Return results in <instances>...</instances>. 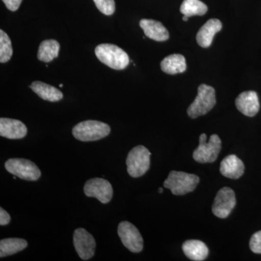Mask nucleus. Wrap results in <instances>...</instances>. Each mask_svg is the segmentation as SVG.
<instances>
[{
	"instance_id": "obj_24",
	"label": "nucleus",
	"mask_w": 261,
	"mask_h": 261,
	"mask_svg": "<svg viewBox=\"0 0 261 261\" xmlns=\"http://www.w3.org/2000/svg\"><path fill=\"white\" fill-rule=\"evenodd\" d=\"M97 9L106 15H111L116 9L114 0H93Z\"/></svg>"
},
{
	"instance_id": "obj_11",
	"label": "nucleus",
	"mask_w": 261,
	"mask_h": 261,
	"mask_svg": "<svg viewBox=\"0 0 261 261\" xmlns=\"http://www.w3.org/2000/svg\"><path fill=\"white\" fill-rule=\"evenodd\" d=\"M73 245L79 256L88 260L95 254L96 241L94 237L84 228H80L73 233Z\"/></svg>"
},
{
	"instance_id": "obj_13",
	"label": "nucleus",
	"mask_w": 261,
	"mask_h": 261,
	"mask_svg": "<svg viewBox=\"0 0 261 261\" xmlns=\"http://www.w3.org/2000/svg\"><path fill=\"white\" fill-rule=\"evenodd\" d=\"M236 107L245 116H255L260 109V102L256 92L254 91L243 92L235 101Z\"/></svg>"
},
{
	"instance_id": "obj_9",
	"label": "nucleus",
	"mask_w": 261,
	"mask_h": 261,
	"mask_svg": "<svg viewBox=\"0 0 261 261\" xmlns=\"http://www.w3.org/2000/svg\"><path fill=\"white\" fill-rule=\"evenodd\" d=\"M84 192L87 197H96L103 204L111 202L113 195L112 185L108 180L102 178L88 180L84 185Z\"/></svg>"
},
{
	"instance_id": "obj_3",
	"label": "nucleus",
	"mask_w": 261,
	"mask_h": 261,
	"mask_svg": "<svg viewBox=\"0 0 261 261\" xmlns=\"http://www.w3.org/2000/svg\"><path fill=\"white\" fill-rule=\"evenodd\" d=\"M200 178L195 174L172 171L164 181L163 186L175 195H184L195 190Z\"/></svg>"
},
{
	"instance_id": "obj_5",
	"label": "nucleus",
	"mask_w": 261,
	"mask_h": 261,
	"mask_svg": "<svg viewBox=\"0 0 261 261\" xmlns=\"http://www.w3.org/2000/svg\"><path fill=\"white\" fill-rule=\"evenodd\" d=\"M150 152L142 145L137 146L130 151L126 159L127 171L132 177L143 176L149 168Z\"/></svg>"
},
{
	"instance_id": "obj_28",
	"label": "nucleus",
	"mask_w": 261,
	"mask_h": 261,
	"mask_svg": "<svg viewBox=\"0 0 261 261\" xmlns=\"http://www.w3.org/2000/svg\"><path fill=\"white\" fill-rule=\"evenodd\" d=\"M188 16H187V15H184L183 18L182 19H183L184 21H187V20H188Z\"/></svg>"
},
{
	"instance_id": "obj_29",
	"label": "nucleus",
	"mask_w": 261,
	"mask_h": 261,
	"mask_svg": "<svg viewBox=\"0 0 261 261\" xmlns=\"http://www.w3.org/2000/svg\"><path fill=\"white\" fill-rule=\"evenodd\" d=\"M159 192H160V193H163V189L162 188H159Z\"/></svg>"
},
{
	"instance_id": "obj_27",
	"label": "nucleus",
	"mask_w": 261,
	"mask_h": 261,
	"mask_svg": "<svg viewBox=\"0 0 261 261\" xmlns=\"http://www.w3.org/2000/svg\"><path fill=\"white\" fill-rule=\"evenodd\" d=\"M10 221V216L6 211L3 207H0V225L5 226L9 224Z\"/></svg>"
},
{
	"instance_id": "obj_2",
	"label": "nucleus",
	"mask_w": 261,
	"mask_h": 261,
	"mask_svg": "<svg viewBox=\"0 0 261 261\" xmlns=\"http://www.w3.org/2000/svg\"><path fill=\"white\" fill-rule=\"evenodd\" d=\"M73 137L82 142H93L102 140L111 133L107 123L98 121H85L75 125L72 130Z\"/></svg>"
},
{
	"instance_id": "obj_7",
	"label": "nucleus",
	"mask_w": 261,
	"mask_h": 261,
	"mask_svg": "<svg viewBox=\"0 0 261 261\" xmlns=\"http://www.w3.org/2000/svg\"><path fill=\"white\" fill-rule=\"evenodd\" d=\"M5 167L10 173L27 181H37L42 174L37 165L27 159L8 160L5 163Z\"/></svg>"
},
{
	"instance_id": "obj_17",
	"label": "nucleus",
	"mask_w": 261,
	"mask_h": 261,
	"mask_svg": "<svg viewBox=\"0 0 261 261\" xmlns=\"http://www.w3.org/2000/svg\"><path fill=\"white\" fill-rule=\"evenodd\" d=\"M184 253L190 260L202 261L208 255V248L205 243L200 240H187L182 245Z\"/></svg>"
},
{
	"instance_id": "obj_30",
	"label": "nucleus",
	"mask_w": 261,
	"mask_h": 261,
	"mask_svg": "<svg viewBox=\"0 0 261 261\" xmlns=\"http://www.w3.org/2000/svg\"><path fill=\"white\" fill-rule=\"evenodd\" d=\"M63 84H60L59 87H63Z\"/></svg>"
},
{
	"instance_id": "obj_18",
	"label": "nucleus",
	"mask_w": 261,
	"mask_h": 261,
	"mask_svg": "<svg viewBox=\"0 0 261 261\" xmlns=\"http://www.w3.org/2000/svg\"><path fill=\"white\" fill-rule=\"evenodd\" d=\"M32 90L44 100L49 102H58L63 97V94L59 89L42 82H33L30 86Z\"/></svg>"
},
{
	"instance_id": "obj_12",
	"label": "nucleus",
	"mask_w": 261,
	"mask_h": 261,
	"mask_svg": "<svg viewBox=\"0 0 261 261\" xmlns=\"http://www.w3.org/2000/svg\"><path fill=\"white\" fill-rule=\"evenodd\" d=\"M27 126L23 122L11 118H0V136L10 140H20L27 135Z\"/></svg>"
},
{
	"instance_id": "obj_23",
	"label": "nucleus",
	"mask_w": 261,
	"mask_h": 261,
	"mask_svg": "<svg viewBox=\"0 0 261 261\" xmlns=\"http://www.w3.org/2000/svg\"><path fill=\"white\" fill-rule=\"evenodd\" d=\"M13 47L8 34L3 30H0V62L7 63L13 56Z\"/></svg>"
},
{
	"instance_id": "obj_1",
	"label": "nucleus",
	"mask_w": 261,
	"mask_h": 261,
	"mask_svg": "<svg viewBox=\"0 0 261 261\" xmlns=\"http://www.w3.org/2000/svg\"><path fill=\"white\" fill-rule=\"evenodd\" d=\"M95 55L99 61L114 70L124 69L129 64L126 51L115 44H99L95 48Z\"/></svg>"
},
{
	"instance_id": "obj_26",
	"label": "nucleus",
	"mask_w": 261,
	"mask_h": 261,
	"mask_svg": "<svg viewBox=\"0 0 261 261\" xmlns=\"http://www.w3.org/2000/svg\"><path fill=\"white\" fill-rule=\"evenodd\" d=\"M3 1L8 10L14 12L18 9L23 0H3Z\"/></svg>"
},
{
	"instance_id": "obj_22",
	"label": "nucleus",
	"mask_w": 261,
	"mask_h": 261,
	"mask_svg": "<svg viewBox=\"0 0 261 261\" xmlns=\"http://www.w3.org/2000/svg\"><path fill=\"white\" fill-rule=\"evenodd\" d=\"M207 11V5L200 0H184L180 12L189 18L194 15H203Z\"/></svg>"
},
{
	"instance_id": "obj_6",
	"label": "nucleus",
	"mask_w": 261,
	"mask_h": 261,
	"mask_svg": "<svg viewBox=\"0 0 261 261\" xmlns=\"http://www.w3.org/2000/svg\"><path fill=\"white\" fill-rule=\"evenodd\" d=\"M207 136H200V145L194 151L193 159L200 163H213L216 161L221 149V140L219 136L211 135L208 142H206Z\"/></svg>"
},
{
	"instance_id": "obj_25",
	"label": "nucleus",
	"mask_w": 261,
	"mask_h": 261,
	"mask_svg": "<svg viewBox=\"0 0 261 261\" xmlns=\"http://www.w3.org/2000/svg\"><path fill=\"white\" fill-rule=\"evenodd\" d=\"M250 250L257 254H261V231L254 233L250 241Z\"/></svg>"
},
{
	"instance_id": "obj_15",
	"label": "nucleus",
	"mask_w": 261,
	"mask_h": 261,
	"mask_svg": "<svg viewBox=\"0 0 261 261\" xmlns=\"http://www.w3.org/2000/svg\"><path fill=\"white\" fill-rule=\"evenodd\" d=\"M220 171L225 177L238 179L243 176L245 171V166L238 156L230 154L221 161Z\"/></svg>"
},
{
	"instance_id": "obj_8",
	"label": "nucleus",
	"mask_w": 261,
	"mask_h": 261,
	"mask_svg": "<svg viewBox=\"0 0 261 261\" xmlns=\"http://www.w3.org/2000/svg\"><path fill=\"white\" fill-rule=\"evenodd\" d=\"M118 233L123 245L130 252L137 253L143 250V238L135 225L122 221L118 225Z\"/></svg>"
},
{
	"instance_id": "obj_4",
	"label": "nucleus",
	"mask_w": 261,
	"mask_h": 261,
	"mask_svg": "<svg viewBox=\"0 0 261 261\" xmlns=\"http://www.w3.org/2000/svg\"><path fill=\"white\" fill-rule=\"evenodd\" d=\"M216 103V92L214 87L201 84L197 96L187 109V114L192 118L203 116L213 109Z\"/></svg>"
},
{
	"instance_id": "obj_20",
	"label": "nucleus",
	"mask_w": 261,
	"mask_h": 261,
	"mask_svg": "<svg viewBox=\"0 0 261 261\" xmlns=\"http://www.w3.org/2000/svg\"><path fill=\"white\" fill-rule=\"evenodd\" d=\"M28 246L27 240L20 238H8L0 241V257L14 255Z\"/></svg>"
},
{
	"instance_id": "obj_19",
	"label": "nucleus",
	"mask_w": 261,
	"mask_h": 261,
	"mask_svg": "<svg viewBox=\"0 0 261 261\" xmlns=\"http://www.w3.org/2000/svg\"><path fill=\"white\" fill-rule=\"evenodd\" d=\"M161 67L163 71L168 74L183 73L187 69L186 60L181 55H171L163 60Z\"/></svg>"
},
{
	"instance_id": "obj_16",
	"label": "nucleus",
	"mask_w": 261,
	"mask_h": 261,
	"mask_svg": "<svg viewBox=\"0 0 261 261\" xmlns=\"http://www.w3.org/2000/svg\"><path fill=\"white\" fill-rule=\"evenodd\" d=\"M141 28L143 29L146 37L157 42H164L169 38V33L161 22L149 19L140 20Z\"/></svg>"
},
{
	"instance_id": "obj_14",
	"label": "nucleus",
	"mask_w": 261,
	"mask_h": 261,
	"mask_svg": "<svg viewBox=\"0 0 261 261\" xmlns=\"http://www.w3.org/2000/svg\"><path fill=\"white\" fill-rule=\"evenodd\" d=\"M222 29V23L218 19H210L202 27L197 34V42L200 47L207 48L212 44L215 34Z\"/></svg>"
},
{
	"instance_id": "obj_10",
	"label": "nucleus",
	"mask_w": 261,
	"mask_h": 261,
	"mask_svg": "<svg viewBox=\"0 0 261 261\" xmlns=\"http://www.w3.org/2000/svg\"><path fill=\"white\" fill-rule=\"evenodd\" d=\"M234 192L229 187H224L218 192L212 206L213 214L220 219H226L236 205Z\"/></svg>"
},
{
	"instance_id": "obj_21",
	"label": "nucleus",
	"mask_w": 261,
	"mask_h": 261,
	"mask_svg": "<svg viewBox=\"0 0 261 261\" xmlns=\"http://www.w3.org/2000/svg\"><path fill=\"white\" fill-rule=\"evenodd\" d=\"M59 43L53 39L43 41L39 45L37 58L40 61L49 63L58 58L60 50Z\"/></svg>"
}]
</instances>
